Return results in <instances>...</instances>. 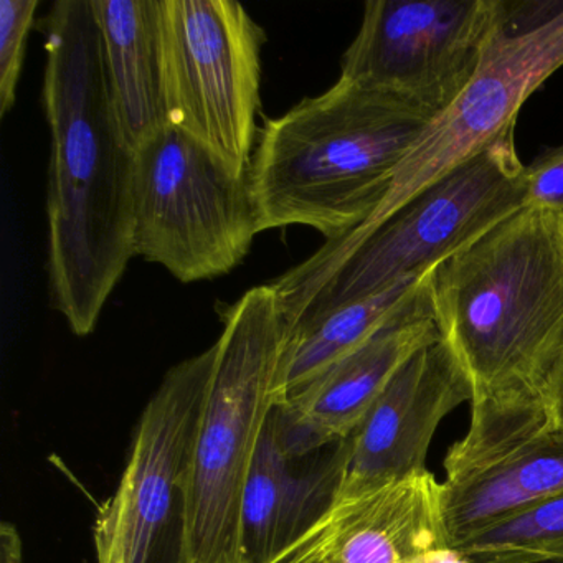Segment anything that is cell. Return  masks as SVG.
<instances>
[{
  "instance_id": "13",
  "label": "cell",
  "mask_w": 563,
  "mask_h": 563,
  "mask_svg": "<svg viewBox=\"0 0 563 563\" xmlns=\"http://www.w3.org/2000/svg\"><path fill=\"white\" fill-rule=\"evenodd\" d=\"M431 273L413 299L380 331L278 405L311 446L347 440L394 375L418 351L440 339L431 308Z\"/></svg>"
},
{
  "instance_id": "14",
  "label": "cell",
  "mask_w": 563,
  "mask_h": 563,
  "mask_svg": "<svg viewBox=\"0 0 563 563\" xmlns=\"http://www.w3.org/2000/svg\"><path fill=\"white\" fill-rule=\"evenodd\" d=\"M305 539L312 563H427L448 545L441 483L428 470L339 497Z\"/></svg>"
},
{
  "instance_id": "18",
  "label": "cell",
  "mask_w": 563,
  "mask_h": 563,
  "mask_svg": "<svg viewBox=\"0 0 563 563\" xmlns=\"http://www.w3.org/2000/svg\"><path fill=\"white\" fill-rule=\"evenodd\" d=\"M470 563H563V493L457 547Z\"/></svg>"
},
{
  "instance_id": "21",
  "label": "cell",
  "mask_w": 563,
  "mask_h": 563,
  "mask_svg": "<svg viewBox=\"0 0 563 563\" xmlns=\"http://www.w3.org/2000/svg\"><path fill=\"white\" fill-rule=\"evenodd\" d=\"M547 417L553 427L563 430V351L550 377L547 394Z\"/></svg>"
},
{
  "instance_id": "17",
  "label": "cell",
  "mask_w": 563,
  "mask_h": 563,
  "mask_svg": "<svg viewBox=\"0 0 563 563\" xmlns=\"http://www.w3.org/2000/svg\"><path fill=\"white\" fill-rule=\"evenodd\" d=\"M431 269L408 276L380 295L344 306L314 324L288 334L276 378V405L295 397L322 372L380 331L420 291Z\"/></svg>"
},
{
  "instance_id": "12",
  "label": "cell",
  "mask_w": 563,
  "mask_h": 563,
  "mask_svg": "<svg viewBox=\"0 0 563 563\" xmlns=\"http://www.w3.org/2000/svg\"><path fill=\"white\" fill-rule=\"evenodd\" d=\"M349 441L306 450L276 405L260 438L243 500L246 563H272L308 536L334 507L344 479Z\"/></svg>"
},
{
  "instance_id": "20",
  "label": "cell",
  "mask_w": 563,
  "mask_h": 563,
  "mask_svg": "<svg viewBox=\"0 0 563 563\" xmlns=\"http://www.w3.org/2000/svg\"><path fill=\"white\" fill-rule=\"evenodd\" d=\"M526 206L563 212V146L543 151L526 166Z\"/></svg>"
},
{
  "instance_id": "16",
  "label": "cell",
  "mask_w": 563,
  "mask_h": 563,
  "mask_svg": "<svg viewBox=\"0 0 563 563\" xmlns=\"http://www.w3.org/2000/svg\"><path fill=\"white\" fill-rule=\"evenodd\" d=\"M114 114L134 153L169 124L159 0H91Z\"/></svg>"
},
{
  "instance_id": "8",
  "label": "cell",
  "mask_w": 563,
  "mask_h": 563,
  "mask_svg": "<svg viewBox=\"0 0 563 563\" xmlns=\"http://www.w3.org/2000/svg\"><path fill=\"white\" fill-rule=\"evenodd\" d=\"M562 67L563 0H506L473 80L418 137L378 209L352 232L374 229L516 128L526 101Z\"/></svg>"
},
{
  "instance_id": "7",
  "label": "cell",
  "mask_w": 563,
  "mask_h": 563,
  "mask_svg": "<svg viewBox=\"0 0 563 563\" xmlns=\"http://www.w3.org/2000/svg\"><path fill=\"white\" fill-rule=\"evenodd\" d=\"M167 121L249 177L265 32L235 0H159Z\"/></svg>"
},
{
  "instance_id": "1",
  "label": "cell",
  "mask_w": 563,
  "mask_h": 563,
  "mask_svg": "<svg viewBox=\"0 0 563 563\" xmlns=\"http://www.w3.org/2000/svg\"><path fill=\"white\" fill-rule=\"evenodd\" d=\"M440 339L471 385V423L446 460H467L545 427L563 351V212L526 206L434 266Z\"/></svg>"
},
{
  "instance_id": "19",
  "label": "cell",
  "mask_w": 563,
  "mask_h": 563,
  "mask_svg": "<svg viewBox=\"0 0 563 563\" xmlns=\"http://www.w3.org/2000/svg\"><path fill=\"white\" fill-rule=\"evenodd\" d=\"M38 0H0V114L18 100L29 34L34 27Z\"/></svg>"
},
{
  "instance_id": "23",
  "label": "cell",
  "mask_w": 563,
  "mask_h": 563,
  "mask_svg": "<svg viewBox=\"0 0 563 563\" xmlns=\"http://www.w3.org/2000/svg\"><path fill=\"white\" fill-rule=\"evenodd\" d=\"M427 563H470V560L466 559V555L461 550L443 545L428 556Z\"/></svg>"
},
{
  "instance_id": "3",
  "label": "cell",
  "mask_w": 563,
  "mask_h": 563,
  "mask_svg": "<svg viewBox=\"0 0 563 563\" xmlns=\"http://www.w3.org/2000/svg\"><path fill=\"white\" fill-rule=\"evenodd\" d=\"M434 114L339 78L258 133L249 186L258 232L301 225L325 242L367 222Z\"/></svg>"
},
{
  "instance_id": "15",
  "label": "cell",
  "mask_w": 563,
  "mask_h": 563,
  "mask_svg": "<svg viewBox=\"0 0 563 563\" xmlns=\"http://www.w3.org/2000/svg\"><path fill=\"white\" fill-rule=\"evenodd\" d=\"M441 516L448 545L563 493V430L545 427L467 460H444Z\"/></svg>"
},
{
  "instance_id": "2",
  "label": "cell",
  "mask_w": 563,
  "mask_h": 563,
  "mask_svg": "<svg viewBox=\"0 0 563 563\" xmlns=\"http://www.w3.org/2000/svg\"><path fill=\"white\" fill-rule=\"evenodd\" d=\"M41 27L51 130L48 288L55 311L85 338L136 256V153L114 114L91 0H58Z\"/></svg>"
},
{
  "instance_id": "11",
  "label": "cell",
  "mask_w": 563,
  "mask_h": 563,
  "mask_svg": "<svg viewBox=\"0 0 563 563\" xmlns=\"http://www.w3.org/2000/svg\"><path fill=\"white\" fill-rule=\"evenodd\" d=\"M466 401L471 404L470 380L446 342L438 339L418 351L347 438L338 499L428 471L438 427Z\"/></svg>"
},
{
  "instance_id": "22",
  "label": "cell",
  "mask_w": 563,
  "mask_h": 563,
  "mask_svg": "<svg viewBox=\"0 0 563 563\" xmlns=\"http://www.w3.org/2000/svg\"><path fill=\"white\" fill-rule=\"evenodd\" d=\"M272 563H312L305 537L299 542H296L295 545L289 547L278 559L273 560Z\"/></svg>"
},
{
  "instance_id": "5",
  "label": "cell",
  "mask_w": 563,
  "mask_h": 563,
  "mask_svg": "<svg viewBox=\"0 0 563 563\" xmlns=\"http://www.w3.org/2000/svg\"><path fill=\"white\" fill-rule=\"evenodd\" d=\"M286 338L272 285L249 289L223 314L184 479L177 563H246L243 500L263 428L276 407Z\"/></svg>"
},
{
  "instance_id": "9",
  "label": "cell",
  "mask_w": 563,
  "mask_h": 563,
  "mask_svg": "<svg viewBox=\"0 0 563 563\" xmlns=\"http://www.w3.org/2000/svg\"><path fill=\"white\" fill-rule=\"evenodd\" d=\"M216 344L174 365L144 408L133 450L93 527L98 563H177L183 489Z\"/></svg>"
},
{
  "instance_id": "4",
  "label": "cell",
  "mask_w": 563,
  "mask_h": 563,
  "mask_svg": "<svg viewBox=\"0 0 563 563\" xmlns=\"http://www.w3.org/2000/svg\"><path fill=\"white\" fill-rule=\"evenodd\" d=\"M516 128L374 229L325 242L272 283L288 334L446 262L526 207Z\"/></svg>"
},
{
  "instance_id": "10",
  "label": "cell",
  "mask_w": 563,
  "mask_h": 563,
  "mask_svg": "<svg viewBox=\"0 0 563 563\" xmlns=\"http://www.w3.org/2000/svg\"><path fill=\"white\" fill-rule=\"evenodd\" d=\"M506 0H368L342 80L434 117L471 84Z\"/></svg>"
},
{
  "instance_id": "6",
  "label": "cell",
  "mask_w": 563,
  "mask_h": 563,
  "mask_svg": "<svg viewBox=\"0 0 563 563\" xmlns=\"http://www.w3.org/2000/svg\"><path fill=\"white\" fill-rule=\"evenodd\" d=\"M249 177L167 124L136 151L134 255L177 282L229 275L258 235Z\"/></svg>"
}]
</instances>
